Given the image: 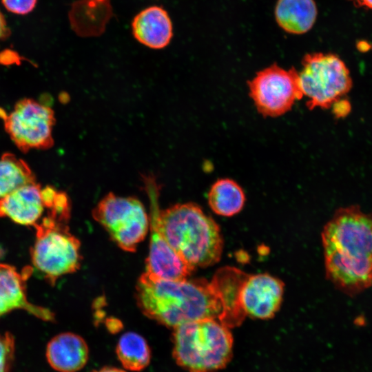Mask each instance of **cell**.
<instances>
[{"mask_svg":"<svg viewBox=\"0 0 372 372\" xmlns=\"http://www.w3.org/2000/svg\"><path fill=\"white\" fill-rule=\"evenodd\" d=\"M321 236L326 277L336 289L353 297L372 286V212L340 208Z\"/></svg>","mask_w":372,"mask_h":372,"instance_id":"obj_1","label":"cell"},{"mask_svg":"<svg viewBox=\"0 0 372 372\" xmlns=\"http://www.w3.org/2000/svg\"><path fill=\"white\" fill-rule=\"evenodd\" d=\"M135 297L145 316L173 329L189 322L218 319L223 311L216 287L203 278L167 280L145 272L138 279Z\"/></svg>","mask_w":372,"mask_h":372,"instance_id":"obj_2","label":"cell"},{"mask_svg":"<svg viewBox=\"0 0 372 372\" xmlns=\"http://www.w3.org/2000/svg\"><path fill=\"white\" fill-rule=\"evenodd\" d=\"M159 225L168 245L194 269L220 260L223 239L219 226L198 205L176 204L160 210Z\"/></svg>","mask_w":372,"mask_h":372,"instance_id":"obj_3","label":"cell"},{"mask_svg":"<svg viewBox=\"0 0 372 372\" xmlns=\"http://www.w3.org/2000/svg\"><path fill=\"white\" fill-rule=\"evenodd\" d=\"M173 356L189 372H214L231 359L233 337L216 319L189 322L174 327Z\"/></svg>","mask_w":372,"mask_h":372,"instance_id":"obj_4","label":"cell"},{"mask_svg":"<svg viewBox=\"0 0 372 372\" xmlns=\"http://www.w3.org/2000/svg\"><path fill=\"white\" fill-rule=\"evenodd\" d=\"M34 228L36 238L30 248L32 267L53 286L61 276L79 269L82 258L81 243L70 231L68 223L48 216Z\"/></svg>","mask_w":372,"mask_h":372,"instance_id":"obj_5","label":"cell"},{"mask_svg":"<svg viewBox=\"0 0 372 372\" xmlns=\"http://www.w3.org/2000/svg\"><path fill=\"white\" fill-rule=\"evenodd\" d=\"M299 82L309 110L329 109L352 88L353 81L345 63L336 54L315 52L304 56Z\"/></svg>","mask_w":372,"mask_h":372,"instance_id":"obj_6","label":"cell"},{"mask_svg":"<svg viewBox=\"0 0 372 372\" xmlns=\"http://www.w3.org/2000/svg\"><path fill=\"white\" fill-rule=\"evenodd\" d=\"M92 216L121 249L129 252L136 249L149 228L145 207L134 197L109 193L94 208Z\"/></svg>","mask_w":372,"mask_h":372,"instance_id":"obj_7","label":"cell"},{"mask_svg":"<svg viewBox=\"0 0 372 372\" xmlns=\"http://www.w3.org/2000/svg\"><path fill=\"white\" fill-rule=\"evenodd\" d=\"M247 84L249 96L264 116H282L303 97L298 72L293 67L287 70L274 63L258 72Z\"/></svg>","mask_w":372,"mask_h":372,"instance_id":"obj_8","label":"cell"},{"mask_svg":"<svg viewBox=\"0 0 372 372\" xmlns=\"http://www.w3.org/2000/svg\"><path fill=\"white\" fill-rule=\"evenodd\" d=\"M2 119L6 131L24 153L31 149H48L54 144L52 130L55 118L48 106L24 99L19 101L14 110Z\"/></svg>","mask_w":372,"mask_h":372,"instance_id":"obj_9","label":"cell"},{"mask_svg":"<svg viewBox=\"0 0 372 372\" xmlns=\"http://www.w3.org/2000/svg\"><path fill=\"white\" fill-rule=\"evenodd\" d=\"M154 187L150 185L147 187L151 203L149 220L150 240L145 272L152 276L163 279L187 278L195 269L185 262L164 238L159 225L158 192Z\"/></svg>","mask_w":372,"mask_h":372,"instance_id":"obj_10","label":"cell"},{"mask_svg":"<svg viewBox=\"0 0 372 372\" xmlns=\"http://www.w3.org/2000/svg\"><path fill=\"white\" fill-rule=\"evenodd\" d=\"M284 283L268 273L248 275L240 292V304L245 316L251 318H272L279 310Z\"/></svg>","mask_w":372,"mask_h":372,"instance_id":"obj_11","label":"cell"},{"mask_svg":"<svg viewBox=\"0 0 372 372\" xmlns=\"http://www.w3.org/2000/svg\"><path fill=\"white\" fill-rule=\"evenodd\" d=\"M32 266L21 271L10 265L0 263V318L21 309L44 321H53L54 313L49 309L32 304L28 299L26 283L33 273Z\"/></svg>","mask_w":372,"mask_h":372,"instance_id":"obj_12","label":"cell"},{"mask_svg":"<svg viewBox=\"0 0 372 372\" xmlns=\"http://www.w3.org/2000/svg\"><path fill=\"white\" fill-rule=\"evenodd\" d=\"M41 190L40 185L34 183L19 187L0 200V218L34 227L45 217L46 209Z\"/></svg>","mask_w":372,"mask_h":372,"instance_id":"obj_13","label":"cell"},{"mask_svg":"<svg viewBox=\"0 0 372 372\" xmlns=\"http://www.w3.org/2000/svg\"><path fill=\"white\" fill-rule=\"evenodd\" d=\"M247 276L238 269L225 267L218 269L211 280L223 304L218 320L228 328L240 325L246 316L240 304V292Z\"/></svg>","mask_w":372,"mask_h":372,"instance_id":"obj_14","label":"cell"},{"mask_svg":"<svg viewBox=\"0 0 372 372\" xmlns=\"http://www.w3.org/2000/svg\"><path fill=\"white\" fill-rule=\"evenodd\" d=\"M88 347L79 335L65 332L53 337L48 343L46 359L52 369L59 372H76L88 360Z\"/></svg>","mask_w":372,"mask_h":372,"instance_id":"obj_15","label":"cell"},{"mask_svg":"<svg viewBox=\"0 0 372 372\" xmlns=\"http://www.w3.org/2000/svg\"><path fill=\"white\" fill-rule=\"evenodd\" d=\"M132 32L141 43L152 49H161L171 41L172 24L167 12L163 8L151 6L134 17Z\"/></svg>","mask_w":372,"mask_h":372,"instance_id":"obj_16","label":"cell"},{"mask_svg":"<svg viewBox=\"0 0 372 372\" xmlns=\"http://www.w3.org/2000/svg\"><path fill=\"white\" fill-rule=\"evenodd\" d=\"M318 10L314 0H278L275 17L279 26L288 33L300 34L314 25Z\"/></svg>","mask_w":372,"mask_h":372,"instance_id":"obj_17","label":"cell"},{"mask_svg":"<svg viewBox=\"0 0 372 372\" xmlns=\"http://www.w3.org/2000/svg\"><path fill=\"white\" fill-rule=\"evenodd\" d=\"M245 195L241 187L230 178H220L211 187L208 193V203L218 215L232 216L244 207Z\"/></svg>","mask_w":372,"mask_h":372,"instance_id":"obj_18","label":"cell"},{"mask_svg":"<svg viewBox=\"0 0 372 372\" xmlns=\"http://www.w3.org/2000/svg\"><path fill=\"white\" fill-rule=\"evenodd\" d=\"M116 351L122 365L127 370L139 371L150 362L151 351L147 341L134 332L129 331L121 335Z\"/></svg>","mask_w":372,"mask_h":372,"instance_id":"obj_19","label":"cell"},{"mask_svg":"<svg viewBox=\"0 0 372 372\" xmlns=\"http://www.w3.org/2000/svg\"><path fill=\"white\" fill-rule=\"evenodd\" d=\"M36 183L28 164L10 153L0 159V200L19 187Z\"/></svg>","mask_w":372,"mask_h":372,"instance_id":"obj_20","label":"cell"},{"mask_svg":"<svg viewBox=\"0 0 372 372\" xmlns=\"http://www.w3.org/2000/svg\"><path fill=\"white\" fill-rule=\"evenodd\" d=\"M14 352L13 335L8 331L0 333V372H11Z\"/></svg>","mask_w":372,"mask_h":372,"instance_id":"obj_21","label":"cell"},{"mask_svg":"<svg viewBox=\"0 0 372 372\" xmlns=\"http://www.w3.org/2000/svg\"><path fill=\"white\" fill-rule=\"evenodd\" d=\"M4 7L17 14H26L35 7L37 0H1Z\"/></svg>","mask_w":372,"mask_h":372,"instance_id":"obj_22","label":"cell"},{"mask_svg":"<svg viewBox=\"0 0 372 372\" xmlns=\"http://www.w3.org/2000/svg\"><path fill=\"white\" fill-rule=\"evenodd\" d=\"M336 118H341L349 115L351 110V105L348 99L344 97L335 101L331 107Z\"/></svg>","mask_w":372,"mask_h":372,"instance_id":"obj_23","label":"cell"},{"mask_svg":"<svg viewBox=\"0 0 372 372\" xmlns=\"http://www.w3.org/2000/svg\"><path fill=\"white\" fill-rule=\"evenodd\" d=\"M10 35V30L6 21L0 11V41L5 40Z\"/></svg>","mask_w":372,"mask_h":372,"instance_id":"obj_24","label":"cell"},{"mask_svg":"<svg viewBox=\"0 0 372 372\" xmlns=\"http://www.w3.org/2000/svg\"><path fill=\"white\" fill-rule=\"evenodd\" d=\"M354 6L372 10V0H350Z\"/></svg>","mask_w":372,"mask_h":372,"instance_id":"obj_25","label":"cell"},{"mask_svg":"<svg viewBox=\"0 0 372 372\" xmlns=\"http://www.w3.org/2000/svg\"><path fill=\"white\" fill-rule=\"evenodd\" d=\"M93 372H125L123 370H121L116 368L113 367H105L103 369H101L99 371H94Z\"/></svg>","mask_w":372,"mask_h":372,"instance_id":"obj_26","label":"cell"},{"mask_svg":"<svg viewBox=\"0 0 372 372\" xmlns=\"http://www.w3.org/2000/svg\"><path fill=\"white\" fill-rule=\"evenodd\" d=\"M2 254H2V251H1V249H0V257L1 256Z\"/></svg>","mask_w":372,"mask_h":372,"instance_id":"obj_27","label":"cell"}]
</instances>
